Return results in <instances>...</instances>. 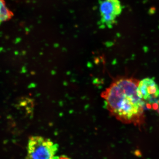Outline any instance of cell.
Returning <instances> with one entry per match:
<instances>
[{
    "label": "cell",
    "instance_id": "2",
    "mask_svg": "<svg viewBox=\"0 0 159 159\" xmlns=\"http://www.w3.org/2000/svg\"><path fill=\"white\" fill-rule=\"evenodd\" d=\"M58 146L51 139L40 136L30 137L25 159H54Z\"/></svg>",
    "mask_w": 159,
    "mask_h": 159
},
{
    "label": "cell",
    "instance_id": "6",
    "mask_svg": "<svg viewBox=\"0 0 159 159\" xmlns=\"http://www.w3.org/2000/svg\"><path fill=\"white\" fill-rule=\"evenodd\" d=\"M157 103H158V109L157 110L158 112V113H159V99L158 100V101Z\"/></svg>",
    "mask_w": 159,
    "mask_h": 159
},
{
    "label": "cell",
    "instance_id": "5",
    "mask_svg": "<svg viewBox=\"0 0 159 159\" xmlns=\"http://www.w3.org/2000/svg\"><path fill=\"white\" fill-rule=\"evenodd\" d=\"M14 16L13 12L6 6L4 0H0V24L11 19Z\"/></svg>",
    "mask_w": 159,
    "mask_h": 159
},
{
    "label": "cell",
    "instance_id": "4",
    "mask_svg": "<svg viewBox=\"0 0 159 159\" xmlns=\"http://www.w3.org/2000/svg\"><path fill=\"white\" fill-rule=\"evenodd\" d=\"M139 98L151 104L157 102L159 99V86L152 78H144L139 81L137 88Z\"/></svg>",
    "mask_w": 159,
    "mask_h": 159
},
{
    "label": "cell",
    "instance_id": "1",
    "mask_svg": "<svg viewBox=\"0 0 159 159\" xmlns=\"http://www.w3.org/2000/svg\"><path fill=\"white\" fill-rule=\"evenodd\" d=\"M139 83L133 77H118L102 92L101 96L107 110L117 120L141 126L145 122L146 102L137 94Z\"/></svg>",
    "mask_w": 159,
    "mask_h": 159
},
{
    "label": "cell",
    "instance_id": "3",
    "mask_svg": "<svg viewBox=\"0 0 159 159\" xmlns=\"http://www.w3.org/2000/svg\"><path fill=\"white\" fill-rule=\"evenodd\" d=\"M122 6L119 0H102L99 2L100 19L99 25L102 28L111 29L116 23L122 13Z\"/></svg>",
    "mask_w": 159,
    "mask_h": 159
}]
</instances>
